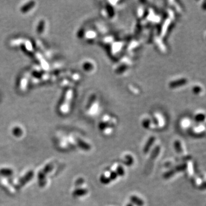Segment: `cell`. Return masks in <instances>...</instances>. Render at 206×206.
I'll return each mask as SVG.
<instances>
[{"label": "cell", "mask_w": 206, "mask_h": 206, "mask_svg": "<svg viewBox=\"0 0 206 206\" xmlns=\"http://www.w3.org/2000/svg\"><path fill=\"white\" fill-rule=\"evenodd\" d=\"M13 174V170L10 168H2L0 169V175L4 176H9Z\"/></svg>", "instance_id": "9c48e42d"}, {"label": "cell", "mask_w": 206, "mask_h": 206, "mask_svg": "<svg viewBox=\"0 0 206 206\" xmlns=\"http://www.w3.org/2000/svg\"><path fill=\"white\" fill-rule=\"evenodd\" d=\"M34 176V172L33 171H29L28 172L22 177L19 180V188L24 186L26 184L29 182L30 180H31Z\"/></svg>", "instance_id": "7a4b0ae2"}, {"label": "cell", "mask_w": 206, "mask_h": 206, "mask_svg": "<svg viewBox=\"0 0 206 206\" xmlns=\"http://www.w3.org/2000/svg\"><path fill=\"white\" fill-rule=\"evenodd\" d=\"M72 96V90H68L67 91L65 100L64 103L62 104V106L61 107V110L63 112H66L68 110V109L69 108L70 103H71V99Z\"/></svg>", "instance_id": "6da1fadb"}, {"label": "cell", "mask_w": 206, "mask_h": 206, "mask_svg": "<svg viewBox=\"0 0 206 206\" xmlns=\"http://www.w3.org/2000/svg\"><path fill=\"white\" fill-rule=\"evenodd\" d=\"M12 133L14 136L16 137H20L22 135V129L18 127H16L13 129Z\"/></svg>", "instance_id": "7c38bea8"}, {"label": "cell", "mask_w": 206, "mask_h": 206, "mask_svg": "<svg viewBox=\"0 0 206 206\" xmlns=\"http://www.w3.org/2000/svg\"><path fill=\"white\" fill-rule=\"evenodd\" d=\"M130 200L132 204H134L137 206H143L144 205V202L139 198L135 195H132L130 198Z\"/></svg>", "instance_id": "ba28073f"}, {"label": "cell", "mask_w": 206, "mask_h": 206, "mask_svg": "<svg viewBox=\"0 0 206 206\" xmlns=\"http://www.w3.org/2000/svg\"><path fill=\"white\" fill-rule=\"evenodd\" d=\"M174 145H175V149L178 153L180 154L181 152H183V149H182L181 144L180 141L176 140V142H175Z\"/></svg>", "instance_id": "9a60e30c"}, {"label": "cell", "mask_w": 206, "mask_h": 206, "mask_svg": "<svg viewBox=\"0 0 206 206\" xmlns=\"http://www.w3.org/2000/svg\"><path fill=\"white\" fill-rule=\"evenodd\" d=\"M100 180L101 183L103 184H108L110 183V181H111L110 179V178L108 177L105 174H103V175H101V176L100 178Z\"/></svg>", "instance_id": "30bf717a"}, {"label": "cell", "mask_w": 206, "mask_h": 206, "mask_svg": "<svg viewBox=\"0 0 206 206\" xmlns=\"http://www.w3.org/2000/svg\"><path fill=\"white\" fill-rule=\"evenodd\" d=\"M205 119V116L204 114L202 113H199L198 115H196L195 116V120L196 122H203Z\"/></svg>", "instance_id": "ac0fdd59"}, {"label": "cell", "mask_w": 206, "mask_h": 206, "mask_svg": "<svg viewBox=\"0 0 206 206\" xmlns=\"http://www.w3.org/2000/svg\"><path fill=\"white\" fill-rule=\"evenodd\" d=\"M154 140H155V138H154V136L150 137V138L148 139V140L147 142V143L146 144L144 149H143L144 152L145 154H147V153H148V152H149L150 148H151V147L152 146Z\"/></svg>", "instance_id": "52a82bcc"}, {"label": "cell", "mask_w": 206, "mask_h": 206, "mask_svg": "<svg viewBox=\"0 0 206 206\" xmlns=\"http://www.w3.org/2000/svg\"><path fill=\"white\" fill-rule=\"evenodd\" d=\"M124 162L127 166H131V164H132V163H134V159L131 155H127L125 156V160Z\"/></svg>", "instance_id": "5bb4252c"}, {"label": "cell", "mask_w": 206, "mask_h": 206, "mask_svg": "<svg viewBox=\"0 0 206 206\" xmlns=\"http://www.w3.org/2000/svg\"><path fill=\"white\" fill-rule=\"evenodd\" d=\"M116 172L117 176H122L125 173L124 169L122 166H118L117 167V168H116Z\"/></svg>", "instance_id": "d6986e66"}, {"label": "cell", "mask_w": 206, "mask_h": 206, "mask_svg": "<svg viewBox=\"0 0 206 206\" xmlns=\"http://www.w3.org/2000/svg\"><path fill=\"white\" fill-rule=\"evenodd\" d=\"M87 193H88V190L85 188H77L73 192L72 195L75 198H77V197H80V196L85 195Z\"/></svg>", "instance_id": "5b68a950"}, {"label": "cell", "mask_w": 206, "mask_h": 206, "mask_svg": "<svg viewBox=\"0 0 206 206\" xmlns=\"http://www.w3.org/2000/svg\"><path fill=\"white\" fill-rule=\"evenodd\" d=\"M117 176H117V175L116 174V171H112V172H111L110 173L109 178H110V180H114L116 179Z\"/></svg>", "instance_id": "7402d4cb"}, {"label": "cell", "mask_w": 206, "mask_h": 206, "mask_svg": "<svg viewBox=\"0 0 206 206\" xmlns=\"http://www.w3.org/2000/svg\"><path fill=\"white\" fill-rule=\"evenodd\" d=\"M143 126H144L145 128L148 129V128L150 127L151 124H149V123H150V120H149L146 119V120H144L143 121Z\"/></svg>", "instance_id": "603a6c76"}, {"label": "cell", "mask_w": 206, "mask_h": 206, "mask_svg": "<svg viewBox=\"0 0 206 206\" xmlns=\"http://www.w3.org/2000/svg\"><path fill=\"white\" fill-rule=\"evenodd\" d=\"M159 152H160V147L159 146H157L154 148V149L153 150V151L152 152V154H151L150 160L151 159H152V160H154L155 158H156V157L159 154Z\"/></svg>", "instance_id": "8fae6325"}, {"label": "cell", "mask_w": 206, "mask_h": 206, "mask_svg": "<svg viewBox=\"0 0 206 206\" xmlns=\"http://www.w3.org/2000/svg\"><path fill=\"white\" fill-rule=\"evenodd\" d=\"M77 143L80 148H81L82 149L85 150V151H89V150H90V148H91L90 145L88 143L84 142V140H83L80 139H77Z\"/></svg>", "instance_id": "8992f818"}, {"label": "cell", "mask_w": 206, "mask_h": 206, "mask_svg": "<svg viewBox=\"0 0 206 206\" xmlns=\"http://www.w3.org/2000/svg\"><path fill=\"white\" fill-rule=\"evenodd\" d=\"M181 123H182V124H181L182 126L184 127H187V126L189 125L190 122H189L188 119V120H187V119H184V120H182Z\"/></svg>", "instance_id": "d4e9b609"}, {"label": "cell", "mask_w": 206, "mask_h": 206, "mask_svg": "<svg viewBox=\"0 0 206 206\" xmlns=\"http://www.w3.org/2000/svg\"><path fill=\"white\" fill-rule=\"evenodd\" d=\"M134 206V205H133V204H132V203H129L128 205H127V206Z\"/></svg>", "instance_id": "484cf974"}, {"label": "cell", "mask_w": 206, "mask_h": 206, "mask_svg": "<svg viewBox=\"0 0 206 206\" xmlns=\"http://www.w3.org/2000/svg\"><path fill=\"white\" fill-rule=\"evenodd\" d=\"M27 84V80L26 78H23L21 83V88L22 90H24L26 88V85Z\"/></svg>", "instance_id": "cb8c5ba5"}, {"label": "cell", "mask_w": 206, "mask_h": 206, "mask_svg": "<svg viewBox=\"0 0 206 206\" xmlns=\"http://www.w3.org/2000/svg\"><path fill=\"white\" fill-rule=\"evenodd\" d=\"M44 27H45V21L44 20H41L37 26V32L40 34L43 32L44 30Z\"/></svg>", "instance_id": "4fadbf2b"}, {"label": "cell", "mask_w": 206, "mask_h": 206, "mask_svg": "<svg viewBox=\"0 0 206 206\" xmlns=\"http://www.w3.org/2000/svg\"><path fill=\"white\" fill-rule=\"evenodd\" d=\"M187 168V166L186 164H182L176 166L174 169L175 172H181V171H183L184 170H186Z\"/></svg>", "instance_id": "e0dca14e"}, {"label": "cell", "mask_w": 206, "mask_h": 206, "mask_svg": "<svg viewBox=\"0 0 206 206\" xmlns=\"http://www.w3.org/2000/svg\"><path fill=\"white\" fill-rule=\"evenodd\" d=\"M34 5H35L34 1H30L21 7V12L22 13H26L34 7Z\"/></svg>", "instance_id": "277c9868"}, {"label": "cell", "mask_w": 206, "mask_h": 206, "mask_svg": "<svg viewBox=\"0 0 206 206\" xmlns=\"http://www.w3.org/2000/svg\"><path fill=\"white\" fill-rule=\"evenodd\" d=\"M84 183V179H83V178H79V179H78L76 181V182H75V186H77V187L80 186H81L82 184H83Z\"/></svg>", "instance_id": "44dd1931"}, {"label": "cell", "mask_w": 206, "mask_h": 206, "mask_svg": "<svg viewBox=\"0 0 206 206\" xmlns=\"http://www.w3.org/2000/svg\"><path fill=\"white\" fill-rule=\"evenodd\" d=\"M175 173V170H174V169H171V170H169V171H168L167 172H166V174H164V177L165 178L167 179V178H171V176H172Z\"/></svg>", "instance_id": "ffe728a7"}, {"label": "cell", "mask_w": 206, "mask_h": 206, "mask_svg": "<svg viewBox=\"0 0 206 206\" xmlns=\"http://www.w3.org/2000/svg\"><path fill=\"white\" fill-rule=\"evenodd\" d=\"M53 168V166L52 164H47L45 167L44 168V169L42 170V171L45 174V175H47L48 173H49L50 172H51Z\"/></svg>", "instance_id": "2e32d148"}, {"label": "cell", "mask_w": 206, "mask_h": 206, "mask_svg": "<svg viewBox=\"0 0 206 206\" xmlns=\"http://www.w3.org/2000/svg\"><path fill=\"white\" fill-rule=\"evenodd\" d=\"M46 175L42 171H40L38 174V179H39V185L40 187H43L45 186L46 183Z\"/></svg>", "instance_id": "3957f363"}]
</instances>
